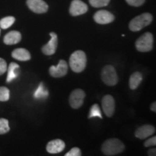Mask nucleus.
Listing matches in <instances>:
<instances>
[{"label": "nucleus", "mask_w": 156, "mask_h": 156, "mask_svg": "<svg viewBox=\"0 0 156 156\" xmlns=\"http://www.w3.org/2000/svg\"><path fill=\"white\" fill-rule=\"evenodd\" d=\"M147 155H151V156H155L156 155V150L155 148H151L150 149L149 151H147Z\"/></svg>", "instance_id": "29"}, {"label": "nucleus", "mask_w": 156, "mask_h": 156, "mask_svg": "<svg viewBox=\"0 0 156 156\" xmlns=\"http://www.w3.org/2000/svg\"><path fill=\"white\" fill-rule=\"evenodd\" d=\"M111 0H89L90 5L95 8L106 7L110 2Z\"/></svg>", "instance_id": "22"}, {"label": "nucleus", "mask_w": 156, "mask_h": 156, "mask_svg": "<svg viewBox=\"0 0 156 156\" xmlns=\"http://www.w3.org/2000/svg\"><path fill=\"white\" fill-rule=\"evenodd\" d=\"M85 93L82 89H75L69 96V104L73 108L77 109L83 106Z\"/></svg>", "instance_id": "6"}, {"label": "nucleus", "mask_w": 156, "mask_h": 156, "mask_svg": "<svg viewBox=\"0 0 156 156\" xmlns=\"http://www.w3.org/2000/svg\"><path fill=\"white\" fill-rule=\"evenodd\" d=\"M152 21H153V15L151 13H143L135 17L130 21L129 24V28L133 32H137L149 25Z\"/></svg>", "instance_id": "3"}, {"label": "nucleus", "mask_w": 156, "mask_h": 156, "mask_svg": "<svg viewBox=\"0 0 156 156\" xmlns=\"http://www.w3.org/2000/svg\"><path fill=\"white\" fill-rule=\"evenodd\" d=\"M82 155L81 151L78 147H73L65 154V156H80Z\"/></svg>", "instance_id": "25"}, {"label": "nucleus", "mask_w": 156, "mask_h": 156, "mask_svg": "<svg viewBox=\"0 0 156 156\" xmlns=\"http://www.w3.org/2000/svg\"><path fill=\"white\" fill-rule=\"evenodd\" d=\"M93 117H98V118L102 119V114H101V108L98 104L93 105L90 110L88 118L91 119L93 118Z\"/></svg>", "instance_id": "21"}, {"label": "nucleus", "mask_w": 156, "mask_h": 156, "mask_svg": "<svg viewBox=\"0 0 156 156\" xmlns=\"http://www.w3.org/2000/svg\"><path fill=\"white\" fill-rule=\"evenodd\" d=\"M15 22V18L14 17H4V18L1 19V20H0V28L2 29H7L14 24Z\"/></svg>", "instance_id": "19"}, {"label": "nucleus", "mask_w": 156, "mask_h": 156, "mask_svg": "<svg viewBox=\"0 0 156 156\" xmlns=\"http://www.w3.org/2000/svg\"><path fill=\"white\" fill-rule=\"evenodd\" d=\"M156 145V136H153V137L150 138L147 140H146L144 143V145L145 147H152V146H155Z\"/></svg>", "instance_id": "28"}, {"label": "nucleus", "mask_w": 156, "mask_h": 156, "mask_svg": "<svg viewBox=\"0 0 156 156\" xmlns=\"http://www.w3.org/2000/svg\"><path fill=\"white\" fill-rule=\"evenodd\" d=\"M156 103L155 102H153V103H152L151 104V109L152 111H153V112H156Z\"/></svg>", "instance_id": "30"}, {"label": "nucleus", "mask_w": 156, "mask_h": 156, "mask_svg": "<svg viewBox=\"0 0 156 156\" xmlns=\"http://www.w3.org/2000/svg\"><path fill=\"white\" fill-rule=\"evenodd\" d=\"M93 18L95 22L98 24L105 25L112 23L114 20V15L110 12L101 9L95 13Z\"/></svg>", "instance_id": "10"}, {"label": "nucleus", "mask_w": 156, "mask_h": 156, "mask_svg": "<svg viewBox=\"0 0 156 156\" xmlns=\"http://www.w3.org/2000/svg\"><path fill=\"white\" fill-rule=\"evenodd\" d=\"M124 145L121 140L113 138L107 140L103 142L101 150L104 155L112 156L122 153L124 151Z\"/></svg>", "instance_id": "2"}, {"label": "nucleus", "mask_w": 156, "mask_h": 156, "mask_svg": "<svg viewBox=\"0 0 156 156\" xmlns=\"http://www.w3.org/2000/svg\"><path fill=\"white\" fill-rule=\"evenodd\" d=\"M101 79L108 86H114L118 83V76L115 68L112 65L105 66L101 73Z\"/></svg>", "instance_id": "5"}, {"label": "nucleus", "mask_w": 156, "mask_h": 156, "mask_svg": "<svg viewBox=\"0 0 156 156\" xmlns=\"http://www.w3.org/2000/svg\"><path fill=\"white\" fill-rule=\"evenodd\" d=\"M9 99V90L6 87H0V101H7Z\"/></svg>", "instance_id": "24"}, {"label": "nucleus", "mask_w": 156, "mask_h": 156, "mask_svg": "<svg viewBox=\"0 0 156 156\" xmlns=\"http://www.w3.org/2000/svg\"><path fill=\"white\" fill-rule=\"evenodd\" d=\"M102 108L103 112L108 117H112L114 114L115 101L112 95H106L103 98Z\"/></svg>", "instance_id": "12"}, {"label": "nucleus", "mask_w": 156, "mask_h": 156, "mask_svg": "<svg viewBox=\"0 0 156 156\" xmlns=\"http://www.w3.org/2000/svg\"><path fill=\"white\" fill-rule=\"evenodd\" d=\"M12 56L15 58V59L18 60L21 62L28 61L30 59L31 56L30 52L25 48H16L12 51Z\"/></svg>", "instance_id": "16"}, {"label": "nucleus", "mask_w": 156, "mask_h": 156, "mask_svg": "<svg viewBox=\"0 0 156 156\" xmlns=\"http://www.w3.org/2000/svg\"><path fill=\"white\" fill-rule=\"evenodd\" d=\"M135 47L140 52H147L153 48V36L147 32L140 37L135 42Z\"/></svg>", "instance_id": "4"}, {"label": "nucleus", "mask_w": 156, "mask_h": 156, "mask_svg": "<svg viewBox=\"0 0 156 156\" xmlns=\"http://www.w3.org/2000/svg\"><path fill=\"white\" fill-rule=\"evenodd\" d=\"M142 81V75L140 72H136L132 74L129 77V87L132 90H136L137 88L140 84Z\"/></svg>", "instance_id": "18"}, {"label": "nucleus", "mask_w": 156, "mask_h": 156, "mask_svg": "<svg viewBox=\"0 0 156 156\" xmlns=\"http://www.w3.org/2000/svg\"><path fill=\"white\" fill-rule=\"evenodd\" d=\"M48 95V90L45 88L44 85L43 83H41L38 88L34 93V98H41L46 97Z\"/></svg>", "instance_id": "20"}, {"label": "nucleus", "mask_w": 156, "mask_h": 156, "mask_svg": "<svg viewBox=\"0 0 156 156\" xmlns=\"http://www.w3.org/2000/svg\"><path fill=\"white\" fill-rule=\"evenodd\" d=\"M155 129L153 126L150 124H145V125L140 126L135 131L134 135L136 137L139 138L140 140H144L147 138L148 136L153 135L155 133Z\"/></svg>", "instance_id": "14"}, {"label": "nucleus", "mask_w": 156, "mask_h": 156, "mask_svg": "<svg viewBox=\"0 0 156 156\" xmlns=\"http://www.w3.org/2000/svg\"><path fill=\"white\" fill-rule=\"evenodd\" d=\"M128 5L133 7H140L145 3V0H126Z\"/></svg>", "instance_id": "26"}, {"label": "nucleus", "mask_w": 156, "mask_h": 156, "mask_svg": "<svg viewBox=\"0 0 156 156\" xmlns=\"http://www.w3.org/2000/svg\"><path fill=\"white\" fill-rule=\"evenodd\" d=\"M51 39L47 44L42 47V52L45 55H53L55 54L58 46V37L54 32L50 33Z\"/></svg>", "instance_id": "11"}, {"label": "nucleus", "mask_w": 156, "mask_h": 156, "mask_svg": "<svg viewBox=\"0 0 156 156\" xmlns=\"http://www.w3.org/2000/svg\"><path fill=\"white\" fill-rule=\"evenodd\" d=\"M7 69V64L5 59L0 58V75L6 73Z\"/></svg>", "instance_id": "27"}, {"label": "nucleus", "mask_w": 156, "mask_h": 156, "mask_svg": "<svg viewBox=\"0 0 156 156\" xmlns=\"http://www.w3.org/2000/svg\"><path fill=\"white\" fill-rule=\"evenodd\" d=\"M9 131V122L6 119H0V134H6Z\"/></svg>", "instance_id": "23"}, {"label": "nucleus", "mask_w": 156, "mask_h": 156, "mask_svg": "<svg viewBox=\"0 0 156 156\" xmlns=\"http://www.w3.org/2000/svg\"><path fill=\"white\" fill-rule=\"evenodd\" d=\"M0 34H1V30H0Z\"/></svg>", "instance_id": "31"}, {"label": "nucleus", "mask_w": 156, "mask_h": 156, "mask_svg": "<svg viewBox=\"0 0 156 156\" xmlns=\"http://www.w3.org/2000/svg\"><path fill=\"white\" fill-rule=\"evenodd\" d=\"M19 65L15 62H12L9 64L8 69H7V83H10L17 78L18 76V71Z\"/></svg>", "instance_id": "17"}, {"label": "nucleus", "mask_w": 156, "mask_h": 156, "mask_svg": "<svg viewBox=\"0 0 156 156\" xmlns=\"http://www.w3.org/2000/svg\"><path fill=\"white\" fill-rule=\"evenodd\" d=\"M65 148V143L62 140H54L50 141L46 145V151L51 154L59 153Z\"/></svg>", "instance_id": "13"}, {"label": "nucleus", "mask_w": 156, "mask_h": 156, "mask_svg": "<svg viewBox=\"0 0 156 156\" xmlns=\"http://www.w3.org/2000/svg\"><path fill=\"white\" fill-rule=\"evenodd\" d=\"M28 8L37 14H43L48 11V6L43 0H27Z\"/></svg>", "instance_id": "9"}, {"label": "nucleus", "mask_w": 156, "mask_h": 156, "mask_svg": "<svg viewBox=\"0 0 156 156\" xmlns=\"http://www.w3.org/2000/svg\"><path fill=\"white\" fill-rule=\"evenodd\" d=\"M68 65L66 61L62 59L56 66H51L49 68V74L53 77L58 78L65 76L67 74Z\"/></svg>", "instance_id": "7"}, {"label": "nucleus", "mask_w": 156, "mask_h": 156, "mask_svg": "<svg viewBox=\"0 0 156 156\" xmlns=\"http://www.w3.org/2000/svg\"><path fill=\"white\" fill-rule=\"evenodd\" d=\"M88 7L81 0H73L69 7V13L73 16H79L86 13Z\"/></svg>", "instance_id": "8"}, {"label": "nucleus", "mask_w": 156, "mask_h": 156, "mask_svg": "<svg viewBox=\"0 0 156 156\" xmlns=\"http://www.w3.org/2000/svg\"><path fill=\"white\" fill-rule=\"evenodd\" d=\"M21 39L22 36L20 33L17 30H12L4 37V43L7 45H14L18 44Z\"/></svg>", "instance_id": "15"}, {"label": "nucleus", "mask_w": 156, "mask_h": 156, "mask_svg": "<svg viewBox=\"0 0 156 156\" xmlns=\"http://www.w3.org/2000/svg\"><path fill=\"white\" fill-rule=\"evenodd\" d=\"M69 67L76 73H82L85 69L87 64V57L83 51L78 50L71 54L69 58Z\"/></svg>", "instance_id": "1"}]
</instances>
